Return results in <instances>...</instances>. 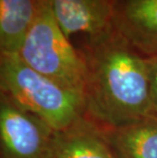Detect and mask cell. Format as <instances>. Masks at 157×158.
Returning a JSON list of instances; mask_svg holds the SVG:
<instances>
[{
	"label": "cell",
	"instance_id": "1",
	"mask_svg": "<svg viewBox=\"0 0 157 158\" xmlns=\"http://www.w3.org/2000/svg\"><path fill=\"white\" fill-rule=\"evenodd\" d=\"M79 52L87 68V118L111 130L152 113L148 57L115 29L87 38Z\"/></svg>",
	"mask_w": 157,
	"mask_h": 158
},
{
	"label": "cell",
	"instance_id": "2",
	"mask_svg": "<svg viewBox=\"0 0 157 158\" xmlns=\"http://www.w3.org/2000/svg\"><path fill=\"white\" fill-rule=\"evenodd\" d=\"M1 94L52 127L68 129L85 115L84 94L66 89L36 72L18 53H1Z\"/></svg>",
	"mask_w": 157,
	"mask_h": 158
},
{
	"label": "cell",
	"instance_id": "3",
	"mask_svg": "<svg viewBox=\"0 0 157 158\" xmlns=\"http://www.w3.org/2000/svg\"><path fill=\"white\" fill-rule=\"evenodd\" d=\"M18 54L27 65L46 78L84 94L86 63L58 26L49 0L43 5Z\"/></svg>",
	"mask_w": 157,
	"mask_h": 158
},
{
	"label": "cell",
	"instance_id": "4",
	"mask_svg": "<svg viewBox=\"0 0 157 158\" xmlns=\"http://www.w3.org/2000/svg\"><path fill=\"white\" fill-rule=\"evenodd\" d=\"M55 131L1 94V158H53Z\"/></svg>",
	"mask_w": 157,
	"mask_h": 158
},
{
	"label": "cell",
	"instance_id": "5",
	"mask_svg": "<svg viewBox=\"0 0 157 158\" xmlns=\"http://www.w3.org/2000/svg\"><path fill=\"white\" fill-rule=\"evenodd\" d=\"M118 0H49L53 15L68 38L76 33L94 39L114 29Z\"/></svg>",
	"mask_w": 157,
	"mask_h": 158
},
{
	"label": "cell",
	"instance_id": "6",
	"mask_svg": "<svg viewBox=\"0 0 157 158\" xmlns=\"http://www.w3.org/2000/svg\"><path fill=\"white\" fill-rule=\"evenodd\" d=\"M113 25L143 55H157V0H118Z\"/></svg>",
	"mask_w": 157,
	"mask_h": 158
},
{
	"label": "cell",
	"instance_id": "7",
	"mask_svg": "<svg viewBox=\"0 0 157 158\" xmlns=\"http://www.w3.org/2000/svg\"><path fill=\"white\" fill-rule=\"evenodd\" d=\"M53 158H118L103 131L84 115L55 133Z\"/></svg>",
	"mask_w": 157,
	"mask_h": 158
},
{
	"label": "cell",
	"instance_id": "8",
	"mask_svg": "<svg viewBox=\"0 0 157 158\" xmlns=\"http://www.w3.org/2000/svg\"><path fill=\"white\" fill-rule=\"evenodd\" d=\"M102 131L118 158H157V114Z\"/></svg>",
	"mask_w": 157,
	"mask_h": 158
},
{
	"label": "cell",
	"instance_id": "9",
	"mask_svg": "<svg viewBox=\"0 0 157 158\" xmlns=\"http://www.w3.org/2000/svg\"><path fill=\"white\" fill-rule=\"evenodd\" d=\"M47 0H0V50L19 53Z\"/></svg>",
	"mask_w": 157,
	"mask_h": 158
},
{
	"label": "cell",
	"instance_id": "10",
	"mask_svg": "<svg viewBox=\"0 0 157 158\" xmlns=\"http://www.w3.org/2000/svg\"><path fill=\"white\" fill-rule=\"evenodd\" d=\"M152 113L157 114V55L148 57Z\"/></svg>",
	"mask_w": 157,
	"mask_h": 158
}]
</instances>
